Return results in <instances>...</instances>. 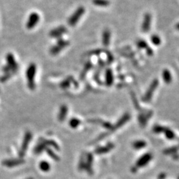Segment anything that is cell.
<instances>
[{"label":"cell","instance_id":"obj_1","mask_svg":"<svg viewBox=\"0 0 179 179\" xmlns=\"http://www.w3.org/2000/svg\"><path fill=\"white\" fill-rule=\"evenodd\" d=\"M37 72L36 64L31 63L29 64L26 71V77L27 80V86L30 90H34L35 88V78Z\"/></svg>","mask_w":179,"mask_h":179},{"label":"cell","instance_id":"obj_2","mask_svg":"<svg viewBox=\"0 0 179 179\" xmlns=\"http://www.w3.org/2000/svg\"><path fill=\"white\" fill-rule=\"evenodd\" d=\"M85 13V9L84 7L80 6L76 10L74 13H73L69 19L68 23L70 26H74L80 19L81 17Z\"/></svg>","mask_w":179,"mask_h":179},{"label":"cell","instance_id":"obj_3","mask_svg":"<svg viewBox=\"0 0 179 179\" xmlns=\"http://www.w3.org/2000/svg\"><path fill=\"white\" fill-rule=\"evenodd\" d=\"M69 44L70 43L68 41H64L62 38H59V39H58L57 40V45L52 46L51 50H50V52H51L52 55H57L58 52H60L64 48L68 46Z\"/></svg>","mask_w":179,"mask_h":179},{"label":"cell","instance_id":"obj_4","mask_svg":"<svg viewBox=\"0 0 179 179\" xmlns=\"http://www.w3.org/2000/svg\"><path fill=\"white\" fill-rule=\"evenodd\" d=\"M31 139H32V134L31 132L30 131L26 132L24 138H23L21 149H20V151H19V156L21 157H23L25 155L28 149L29 144L30 143L31 141Z\"/></svg>","mask_w":179,"mask_h":179},{"label":"cell","instance_id":"obj_5","mask_svg":"<svg viewBox=\"0 0 179 179\" xmlns=\"http://www.w3.org/2000/svg\"><path fill=\"white\" fill-rule=\"evenodd\" d=\"M6 61H7V65L10 67L11 69V71L12 74L17 72L18 70L19 66L17 64L15 59L14 56L11 53H9L6 56Z\"/></svg>","mask_w":179,"mask_h":179},{"label":"cell","instance_id":"obj_6","mask_svg":"<svg viewBox=\"0 0 179 179\" xmlns=\"http://www.w3.org/2000/svg\"><path fill=\"white\" fill-rule=\"evenodd\" d=\"M39 19L40 17L39 14L35 12L32 13L29 16L27 24H26V27H27L28 29H33L35 26L37 25V23H39Z\"/></svg>","mask_w":179,"mask_h":179},{"label":"cell","instance_id":"obj_7","mask_svg":"<svg viewBox=\"0 0 179 179\" xmlns=\"http://www.w3.org/2000/svg\"><path fill=\"white\" fill-rule=\"evenodd\" d=\"M66 32H67V29L64 26H60V27H58L57 28L52 29V30L50 32L49 35L50 37H51L52 38L59 39V38H61V36H62L63 35L66 33Z\"/></svg>","mask_w":179,"mask_h":179},{"label":"cell","instance_id":"obj_8","mask_svg":"<svg viewBox=\"0 0 179 179\" xmlns=\"http://www.w3.org/2000/svg\"><path fill=\"white\" fill-rule=\"evenodd\" d=\"M151 21H152V16L150 13H146L144 16V19H143L141 29L142 31L144 33L148 32L151 29Z\"/></svg>","mask_w":179,"mask_h":179},{"label":"cell","instance_id":"obj_9","mask_svg":"<svg viewBox=\"0 0 179 179\" xmlns=\"http://www.w3.org/2000/svg\"><path fill=\"white\" fill-rule=\"evenodd\" d=\"M25 163V161L21 159V158H17V159H7V160H5L2 162V165L6 166V167H10V168H11V167H14V166H17L20 165H22Z\"/></svg>","mask_w":179,"mask_h":179},{"label":"cell","instance_id":"obj_10","mask_svg":"<svg viewBox=\"0 0 179 179\" xmlns=\"http://www.w3.org/2000/svg\"><path fill=\"white\" fill-rule=\"evenodd\" d=\"M111 40V32L109 29H105L102 33V43L105 46L110 45Z\"/></svg>","mask_w":179,"mask_h":179},{"label":"cell","instance_id":"obj_11","mask_svg":"<svg viewBox=\"0 0 179 179\" xmlns=\"http://www.w3.org/2000/svg\"><path fill=\"white\" fill-rule=\"evenodd\" d=\"M48 148V145L46 144L45 139H41L40 142L38 143L36 147L34 149V152L36 154H39L42 152L43 151L46 150V149Z\"/></svg>","mask_w":179,"mask_h":179},{"label":"cell","instance_id":"obj_12","mask_svg":"<svg viewBox=\"0 0 179 179\" xmlns=\"http://www.w3.org/2000/svg\"><path fill=\"white\" fill-rule=\"evenodd\" d=\"M67 113H68V108H67L66 105H63L60 108L59 113H58V120H59L60 122H63L66 118Z\"/></svg>","mask_w":179,"mask_h":179},{"label":"cell","instance_id":"obj_13","mask_svg":"<svg viewBox=\"0 0 179 179\" xmlns=\"http://www.w3.org/2000/svg\"><path fill=\"white\" fill-rule=\"evenodd\" d=\"M163 78L166 83L169 84L171 83L172 75L168 69H165L163 72Z\"/></svg>","mask_w":179,"mask_h":179},{"label":"cell","instance_id":"obj_14","mask_svg":"<svg viewBox=\"0 0 179 179\" xmlns=\"http://www.w3.org/2000/svg\"><path fill=\"white\" fill-rule=\"evenodd\" d=\"M105 80H106V83L108 85H111L113 83V76L111 69L106 70V72H105Z\"/></svg>","mask_w":179,"mask_h":179},{"label":"cell","instance_id":"obj_15","mask_svg":"<svg viewBox=\"0 0 179 179\" xmlns=\"http://www.w3.org/2000/svg\"><path fill=\"white\" fill-rule=\"evenodd\" d=\"M51 168V165H50V164L47 162V161H43L39 163V169L41 170L43 172H47L50 171Z\"/></svg>","mask_w":179,"mask_h":179},{"label":"cell","instance_id":"obj_16","mask_svg":"<svg viewBox=\"0 0 179 179\" xmlns=\"http://www.w3.org/2000/svg\"><path fill=\"white\" fill-rule=\"evenodd\" d=\"M158 84V80H155L153 82H152L150 88L148 90V92L146 94V98H150L151 96L152 95V94L153 93V91L155 90V88L157 87Z\"/></svg>","mask_w":179,"mask_h":179},{"label":"cell","instance_id":"obj_17","mask_svg":"<svg viewBox=\"0 0 179 179\" xmlns=\"http://www.w3.org/2000/svg\"><path fill=\"white\" fill-rule=\"evenodd\" d=\"M92 2L95 5L101 7L108 6L110 4L109 0H93Z\"/></svg>","mask_w":179,"mask_h":179},{"label":"cell","instance_id":"obj_18","mask_svg":"<svg viewBox=\"0 0 179 179\" xmlns=\"http://www.w3.org/2000/svg\"><path fill=\"white\" fill-rule=\"evenodd\" d=\"M92 64L90 62H88L86 64H85L83 72H82L81 75H80L81 78H84L85 76H86V74H87V72L89 71L91 68H92Z\"/></svg>","mask_w":179,"mask_h":179},{"label":"cell","instance_id":"obj_19","mask_svg":"<svg viewBox=\"0 0 179 179\" xmlns=\"http://www.w3.org/2000/svg\"><path fill=\"white\" fill-rule=\"evenodd\" d=\"M151 41L154 45L158 46L161 43V39L160 37L157 35H153L151 37Z\"/></svg>","mask_w":179,"mask_h":179},{"label":"cell","instance_id":"obj_20","mask_svg":"<svg viewBox=\"0 0 179 179\" xmlns=\"http://www.w3.org/2000/svg\"><path fill=\"white\" fill-rule=\"evenodd\" d=\"M46 152H47V154L49 155V156L50 157H51L52 158V159H54L56 161H58L60 160L59 157H58V155L57 154H56L53 151L51 150V149H50L49 148H46Z\"/></svg>","mask_w":179,"mask_h":179},{"label":"cell","instance_id":"obj_21","mask_svg":"<svg viewBox=\"0 0 179 179\" xmlns=\"http://www.w3.org/2000/svg\"><path fill=\"white\" fill-rule=\"evenodd\" d=\"M72 78L69 77L68 78L65 79V80H64L60 84V87L61 88H63V89L68 88L70 86V83H71V79Z\"/></svg>","mask_w":179,"mask_h":179},{"label":"cell","instance_id":"obj_22","mask_svg":"<svg viewBox=\"0 0 179 179\" xmlns=\"http://www.w3.org/2000/svg\"><path fill=\"white\" fill-rule=\"evenodd\" d=\"M80 120L76 118H72L69 121V125L72 128H76L80 125Z\"/></svg>","mask_w":179,"mask_h":179},{"label":"cell","instance_id":"obj_23","mask_svg":"<svg viewBox=\"0 0 179 179\" xmlns=\"http://www.w3.org/2000/svg\"><path fill=\"white\" fill-rule=\"evenodd\" d=\"M137 46L139 49H147L149 47L147 43V42H145L144 40H139V41H137Z\"/></svg>","mask_w":179,"mask_h":179},{"label":"cell","instance_id":"obj_24","mask_svg":"<svg viewBox=\"0 0 179 179\" xmlns=\"http://www.w3.org/2000/svg\"><path fill=\"white\" fill-rule=\"evenodd\" d=\"M45 141H46V144H47L48 146H51V147H54L56 149V150L59 151V149H60L59 146H58V145L55 141H53V140H45Z\"/></svg>","mask_w":179,"mask_h":179},{"label":"cell","instance_id":"obj_25","mask_svg":"<svg viewBox=\"0 0 179 179\" xmlns=\"http://www.w3.org/2000/svg\"><path fill=\"white\" fill-rule=\"evenodd\" d=\"M11 75H12V73H5V74L2 76L1 78H0V81L1 83H5L7 80H8L11 77Z\"/></svg>","mask_w":179,"mask_h":179},{"label":"cell","instance_id":"obj_26","mask_svg":"<svg viewBox=\"0 0 179 179\" xmlns=\"http://www.w3.org/2000/svg\"><path fill=\"white\" fill-rule=\"evenodd\" d=\"M146 51H147V55H149V56H151V55H152V54H153L152 50L151 49L149 48V47H148L147 49H146Z\"/></svg>","mask_w":179,"mask_h":179},{"label":"cell","instance_id":"obj_27","mask_svg":"<svg viewBox=\"0 0 179 179\" xmlns=\"http://www.w3.org/2000/svg\"><path fill=\"white\" fill-rule=\"evenodd\" d=\"M176 28H177V30L179 31V23H178V24L177 25V26H176Z\"/></svg>","mask_w":179,"mask_h":179},{"label":"cell","instance_id":"obj_28","mask_svg":"<svg viewBox=\"0 0 179 179\" xmlns=\"http://www.w3.org/2000/svg\"><path fill=\"white\" fill-rule=\"evenodd\" d=\"M27 179H33V178H32V177H31V178H27Z\"/></svg>","mask_w":179,"mask_h":179}]
</instances>
